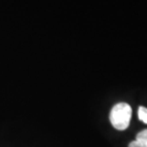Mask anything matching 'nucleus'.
<instances>
[{
	"label": "nucleus",
	"instance_id": "f257e3e1",
	"mask_svg": "<svg viewBox=\"0 0 147 147\" xmlns=\"http://www.w3.org/2000/svg\"><path fill=\"white\" fill-rule=\"evenodd\" d=\"M131 116H132L131 106L126 102H119L112 107L109 119L114 128L123 131L129 126Z\"/></svg>",
	"mask_w": 147,
	"mask_h": 147
},
{
	"label": "nucleus",
	"instance_id": "f03ea898",
	"mask_svg": "<svg viewBox=\"0 0 147 147\" xmlns=\"http://www.w3.org/2000/svg\"><path fill=\"white\" fill-rule=\"evenodd\" d=\"M128 147H147V129L138 133L136 140L131 142Z\"/></svg>",
	"mask_w": 147,
	"mask_h": 147
},
{
	"label": "nucleus",
	"instance_id": "7ed1b4c3",
	"mask_svg": "<svg viewBox=\"0 0 147 147\" xmlns=\"http://www.w3.org/2000/svg\"><path fill=\"white\" fill-rule=\"evenodd\" d=\"M138 117L140 121L147 124V108L144 106H140L138 110Z\"/></svg>",
	"mask_w": 147,
	"mask_h": 147
}]
</instances>
